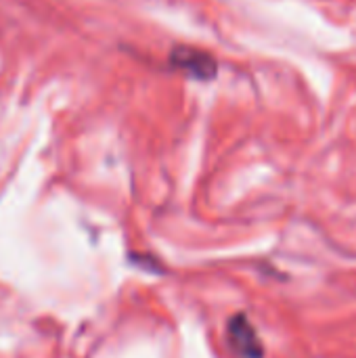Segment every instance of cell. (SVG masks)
Masks as SVG:
<instances>
[{
  "mask_svg": "<svg viewBox=\"0 0 356 358\" xmlns=\"http://www.w3.org/2000/svg\"><path fill=\"white\" fill-rule=\"evenodd\" d=\"M168 67L199 82H210L218 76V61L214 55L195 46H174L168 55Z\"/></svg>",
  "mask_w": 356,
  "mask_h": 358,
  "instance_id": "1",
  "label": "cell"
},
{
  "mask_svg": "<svg viewBox=\"0 0 356 358\" xmlns=\"http://www.w3.org/2000/svg\"><path fill=\"white\" fill-rule=\"evenodd\" d=\"M227 340L239 358H264V344L248 315L237 313L227 323Z\"/></svg>",
  "mask_w": 356,
  "mask_h": 358,
  "instance_id": "2",
  "label": "cell"
}]
</instances>
